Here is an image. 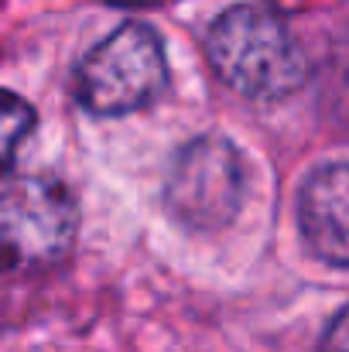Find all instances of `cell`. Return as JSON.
<instances>
[{
	"mask_svg": "<svg viewBox=\"0 0 349 352\" xmlns=\"http://www.w3.org/2000/svg\"><path fill=\"white\" fill-rule=\"evenodd\" d=\"M165 86V48L147 24H120L86 52L76 72V100L96 117L147 110L161 100Z\"/></svg>",
	"mask_w": 349,
	"mask_h": 352,
	"instance_id": "cell-2",
	"label": "cell"
},
{
	"mask_svg": "<svg viewBox=\"0 0 349 352\" xmlns=\"http://www.w3.org/2000/svg\"><path fill=\"white\" fill-rule=\"evenodd\" d=\"M120 7H151V3H158V0H114Z\"/></svg>",
	"mask_w": 349,
	"mask_h": 352,
	"instance_id": "cell-9",
	"label": "cell"
},
{
	"mask_svg": "<svg viewBox=\"0 0 349 352\" xmlns=\"http://www.w3.org/2000/svg\"><path fill=\"white\" fill-rule=\"evenodd\" d=\"M0 230L10 270H45L59 263L76 239V199L55 178L7 175L0 199Z\"/></svg>",
	"mask_w": 349,
	"mask_h": 352,
	"instance_id": "cell-4",
	"label": "cell"
},
{
	"mask_svg": "<svg viewBox=\"0 0 349 352\" xmlns=\"http://www.w3.org/2000/svg\"><path fill=\"white\" fill-rule=\"evenodd\" d=\"M322 100L349 120V28L336 38L332 52L326 55V86H322Z\"/></svg>",
	"mask_w": 349,
	"mask_h": 352,
	"instance_id": "cell-7",
	"label": "cell"
},
{
	"mask_svg": "<svg viewBox=\"0 0 349 352\" xmlns=\"http://www.w3.org/2000/svg\"><path fill=\"white\" fill-rule=\"evenodd\" d=\"M319 352H349V305L332 318V322H329Z\"/></svg>",
	"mask_w": 349,
	"mask_h": 352,
	"instance_id": "cell-8",
	"label": "cell"
},
{
	"mask_svg": "<svg viewBox=\"0 0 349 352\" xmlns=\"http://www.w3.org/2000/svg\"><path fill=\"white\" fill-rule=\"evenodd\" d=\"M243 199L246 164L233 140L206 133L175 154L165 182V209L185 230L213 233L230 226L243 209Z\"/></svg>",
	"mask_w": 349,
	"mask_h": 352,
	"instance_id": "cell-3",
	"label": "cell"
},
{
	"mask_svg": "<svg viewBox=\"0 0 349 352\" xmlns=\"http://www.w3.org/2000/svg\"><path fill=\"white\" fill-rule=\"evenodd\" d=\"M206 55L233 93L253 103H281L308 79L302 45L264 3L226 7L206 34Z\"/></svg>",
	"mask_w": 349,
	"mask_h": 352,
	"instance_id": "cell-1",
	"label": "cell"
},
{
	"mask_svg": "<svg viewBox=\"0 0 349 352\" xmlns=\"http://www.w3.org/2000/svg\"><path fill=\"white\" fill-rule=\"evenodd\" d=\"M298 226L319 260L349 267V161L319 164L302 182Z\"/></svg>",
	"mask_w": 349,
	"mask_h": 352,
	"instance_id": "cell-5",
	"label": "cell"
},
{
	"mask_svg": "<svg viewBox=\"0 0 349 352\" xmlns=\"http://www.w3.org/2000/svg\"><path fill=\"white\" fill-rule=\"evenodd\" d=\"M34 130V110L17 96V93H3V117H0V151H3V171L10 175L14 168V154L21 147V140H28V133Z\"/></svg>",
	"mask_w": 349,
	"mask_h": 352,
	"instance_id": "cell-6",
	"label": "cell"
}]
</instances>
